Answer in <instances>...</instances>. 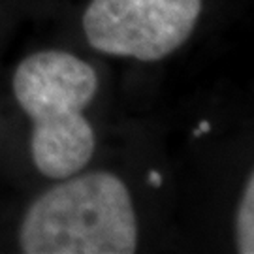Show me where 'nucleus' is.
Returning a JSON list of instances; mask_svg holds the SVG:
<instances>
[{"instance_id":"nucleus-4","label":"nucleus","mask_w":254,"mask_h":254,"mask_svg":"<svg viewBox=\"0 0 254 254\" xmlns=\"http://www.w3.org/2000/svg\"><path fill=\"white\" fill-rule=\"evenodd\" d=\"M237 253L254 254V173L247 183L236 218Z\"/></svg>"},{"instance_id":"nucleus-1","label":"nucleus","mask_w":254,"mask_h":254,"mask_svg":"<svg viewBox=\"0 0 254 254\" xmlns=\"http://www.w3.org/2000/svg\"><path fill=\"white\" fill-rule=\"evenodd\" d=\"M11 85L32 121L30 156L38 172L59 181L81 172L96 147L83 115L98 91L94 68L66 51H38L19 63Z\"/></svg>"},{"instance_id":"nucleus-2","label":"nucleus","mask_w":254,"mask_h":254,"mask_svg":"<svg viewBox=\"0 0 254 254\" xmlns=\"http://www.w3.org/2000/svg\"><path fill=\"white\" fill-rule=\"evenodd\" d=\"M25 254H132L137 220L127 185L109 172L70 175L42 194L23 218Z\"/></svg>"},{"instance_id":"nucleus-3","label":"nucleus","mask_w":254,"mask_h":254,"mask_svg":"<svg viewBox=\"0 0 254 254\" xmlns=\"http://www.w3.org/2000/svg\"><path fill=\"white\" fill-rule=\"evenodd\" d=\"M200 13L201 0H91L83 30L100 53L154 63L189 40Z\"/></svg>"}]
</instances>
